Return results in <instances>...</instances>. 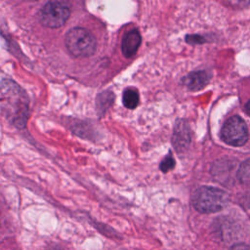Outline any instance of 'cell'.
I'll return each mask as SVG.
<instances>
[{
	"instance_id": "cell-2",
	"label": "cell",
	"mask_w": 250,
	"mask_h": 250,
	"mask_svg": "<svg viewBox=\"0 0 250 250\" xmlns=\"http://www.w3.org/2000/svg\"><path fill=\"white\" fill-rule=\"evenodd\" d=\"M67 51L76 58L92 56L97 48V41L94 35L82 27H74L67 31L64 37Z\"/></svg>"
},
{
	"instance_id": "cell-11",
	"label": "cell",
	"mask_w": 250,
	"mask_h": 250,
	"mask_svg": "<svg viewBox=\"0 0 250 250\" xmlns=\"http://www.w3.org/2000/svg\"><path fill=\"white\" fill-rule=\"evenodd\" d=\"M112 94L111 93H103L100 95L99 99H98V104H99V108L100 109H104L106 108L108 105H110L111 102H112Z\"/></svg>"
},
{
	"instance_id": "cell-10",
	"label": "cell",
	"mask_w": 250,
	"mask_h": 250,
	"mask_svg": "<svg viewBox=\"0 0 250 250\" xmlns=\"http://www.w3.org/2000/svg\"><path fill=\"white\" fill-rule=\"evenodd\" d=\"M237 178L241 184L250 186V159H247L241 163L238 168Z\"/></svg>"
},
{
	"instance_id": "cell-14",
	"label": "cell",
	"mask_w": 250,
	"mask_h": 250,
	"mask_svg": "<svg viewBox=\"0 0 250 250\" xmlns=\"http://www.w3.org/2000/svg\"><path fill=\"white\" fill-rule=\"evenodd\" d=\"M245 111L250 115V99H249V101L245 104Z\"/></svg>"
},
{
	"instance_id": "cell-7",
	"label": "cell",
	"mask_w": 250,
	"mask_h": 250,
	"mask_svg": "<svg viewBox=\"0 0 250 250\" xmlns=\"http://www.w3.org/2000/svg\"><path fill=\"white\" fill-rule=\"evenodd\" d=\"M210 80V75L205 70L191 72L183 78V83L190 90L197 91L204 88Z\"/></svg>"
},
{
	"instance_id": "cell-1",
	"label": "cell",
	"mask_w": 250,
	"mask_h": 250,
	"mask_svg": "<svg viewBox=\"0 0 250 250\" xmlns=\"http://www.w3.org/2000/svg\"><path fill=\"white\" fill-rule=\"evenodd\" d=\"M0 107L16 127L25 126L29 115V100L26 93L11 79L0 82Z\"/></svg>"
},
{
	"instance_id": "cell-9",
	"label": "cell",
	"mask_w": 250,
	"mask_h": 250,
	"mask_svg": "<svg viewBox=\"0 0 250 250\" xmlns=\"http://www.w3.org/2000/svg\"><path fill=\"white\" fill-rule=\"evenodd\" d=\"M123 104L129 109H134L139 104V94L133 88H128L123 93Z\"/></svg>"
},
{
	"instance_id": "cell-6",
	"label": "cell",
	"mask_w": 250,
	"mask_h": 250,
	"mask_svg": "<svg viewBox=\"0 0 250 250\" xmlns=\"http://www.w3.org/2000/svg\"><path fill=\"white\" fill-rule=\"evenodd\" d=\"M172 142L178 150H184L188 146L190 143V130L185 120H178L175 124Z\"/></svg>"
},
{
	"instance_id": "cell-3",
	"label": "cell",
	"mask_w": 250,
	"mask_h": 250,
	"mask_svg": "<svg viewBox=\"0 0 250 250\" xmlns=\"http://www.w3.org/2000/svg\"><path fill=\"white\" fill-rule=\"evenodd\" d=\"M228 200L225 191L211 188L201 187L192 195V205L200 213H215L224 208Z\"/></svg>"
},
{
	"instance_id": "cell-8",
	"label": "cell",
	"mask_w": 250,
	"mask_h": 250,
	"mask_svg": "<svg viewBox=\"0 0 250 250\" xmlns=\"http://www.w3.org/2000/svg\"><path fill=\"white\" fill-rule=\"evenodd\" d=\"M141 35L137 29L128 31L123 39L121 44V50L125 57H132L138 50L141 44Z\"/></svg>"
},
{
	"instance_id": "cell-12",
	"label": "cell",
	"mask_w": 250,
	"mask_h": 250,
	"mask_svg": "<svg viewBox=\"0 0 250 250\" xmlns=\"http://www.w3.org/2000/svg\"><path fill=\"white\" fill-rule=\"evenodd\" d=\"M174 166H175V160H174V158L169 154V155H167V156L161 161V163H160V165H159V168H160V170H161L162 172L166 173V172L170 171L171 169H173Z\"/></svg>"
},
{
	"instance_id": "cell-4",
	"label": "cell",
	"mask_w": 250,
	"mask_h": 250,
	"mask_svg": "<svg viewBox=\"0 0 250 250\" xmlns=\"http://www.w3.org/2000/svg\"><path fill=\"white\" fill-rule=\"evenodd\" d=\"M69 18V9L61 2H47L39 11L40 22L49 28H58L65 23Z\"/></svg>"
},
{
	"instance_id": "cell-13",
	"label": "cell",
	"mask_w": 250,
	"mask_h": 250,
	"mask_svg": "<svg viewBox=\"0 0 250 250\" xmlns=\"http://www.w3.org/2000/svg\"><path fill=\"white\" fill-rule=\"evenodd\" d=\"M229 250H250V246L245 243H236Z\"/></svg>"
},
{
	"instance_id": "cell-5",
	"label": "cell",
	"mask_w": 250,
	"mask_h": 250,
	"mask_svg": "<svg viewBox=\"0 0 250 250\" xmlns=\"http://www.w3.org/2000/svg\"><path fill=\"white\" fill-rule=\"evenodd\" d=\"M221 137L226 144L232 146H243L248 140V130L244 120L236 115L229 118L223 125Z\"/></svg>"
}]
</instances>
